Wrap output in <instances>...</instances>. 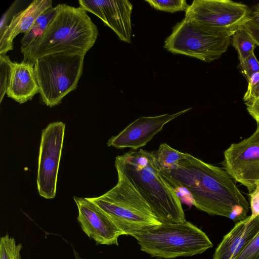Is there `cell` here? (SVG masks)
Segmentation results:
<instances>
[{
  "label": "cell",
  "instance_id": "2",
  "mask_svg": "<svg viewBox=\"0 0 259 259\" xmlns=\"http://www.w3.org/2000/svg\"><path fill=\"white\" fill-rule=\"evenodd\" d=\"M115 166L137 189L161 224L186 221L181 198L164 178L153 151L131 150L115 158Z\"/></svg>",
  "mask_w": 259,
  "mask_h": 259
},
{
  "label": "cell",
  "instance_id": "24",
  "mask_svg": "<svg viewBox=\"0 0 259 259\" xmlns=\"http://www.w3.org/2000/svg\"><path fill=\"white\" fill-rule=\"evenodd\" d=\"M233 259H259V232L242 251Z\"/></svg>",
  "mask_w": 259,
  "mask_h": 259
},
{
  "label": "cell",
  "instance_id": "8",
  "mask_svg": "<svg viewBox=\"0 0 259 259\" xmlns=\"http://www.w3.org/2000/svg\"><path fill=\"white\" fill-rule=\"evenodd\" d=\"M251 9L229 0H194L185 18L213 34L231 36L250 19Z\"/></svg>",
  "mask_w": 259,
  "mask_h": 259
},
{
  "label": "cell",
  "instance_id": "11",
  "mask_svg": "<svg viewBox=\"0 0 259 259\" xmlns=\"http://www.w3.org/2000/svg\"><path fill=\"white\" fill-rule=\"evenodd\" d=\"M77 205V218L82 230L97 244L118 245L123 232L110 218L88 197H73Z\"/></svg>",
  "mask_w": 259,
  "mask_h": 259
},
{
  "label": "cell",
  "instance_id": "4",
  "mask_svg": "<svg viewBox=\"0 0 259 259\" xmlns=\"http://www.w3.org/2000/svg\"><path fill=\"white\" fill-rule=\"evenodd\" d=\"M132 236L142 251L166 259L201 254L213 246L204 232L186 220L147 228Z\"/></svg>",
  "mask_w": 259,
  "mask_h": 259
},
{
  "label": "cell",
  "instance_id": "27",
  "mask_svg": "<svg viewBox=\"0 0 259 259\" xmlns=\"http://www.w3.org/2000/svg\"><path fill=\"white\" fill-rule=\"evenodd\" d=\"M242 27L259 46V26L249 19Z\"/></svg>",
  "mask_w": 259,
  "mask_h": 259
},
{
  "label": "cell",
  "instance_id": "22",
  "mask_svg": "<svg viewBox=\"0 0 259 259\" xmlns=\"http://www.w3.org/2000/svg\"><path fill=\"white\" fill-rule=\"evenodd\" d=\"M13 62L10 60L9 56L0 55V70H1V95L0 102H2L4 96L6 94L9 87Z\"/></svg>",
  "mask_w": 259,
  "mask_h": 259
},
{
  "label": "cell",
  "instance_id": "13",
  "mask_svg": "<svg viewBox=\"0 0 259 259\" xmlns=\"http://www.w3.org/2000/svg\"><path fill=\"white\" fill-rule=\"evenodd\" d=\"M79 7L95 14L112 29L120 40L130 43L132 4L127 0H79Z\"/></svg>",
  "mask_w": 259,
  "mask_h": 259
},
{
  "label": "cell",
  "instance_id": "20",
  "mask_svg": "<svg viewBox=\"0 0 259 259\" xmlns=\"http://www.w3.org/2000/svg\"><path fill=\"white\" fill-rule=\"evenodd\" d=\"M22 248V244H17L15 239L7 234L1 238L0 259H21Z\"/></svg>",
  "mask_w": 259,
  "mask_h": 259
},
{
  "label": "cell",
  "instance_id": "14",
  "mask_svg": "<svg viewBox=\"0 0 259 259\" xmlns=\"http://www.w3.org/2000/svg\"><path fill=\"white\" fill-rule=\"evenodd\" d=\"M51 0H34L25 9L15 14L10 23L0 32V55L13 49V40L20 33H25L36 19L48 9L52 7Z\"/></svg>",
  "mask_w": 259,
  "mask_h": 259
},
{
  "label": "cell",
  "instance_id": "29",
  "mask_svg": "<svg viewBox=\"0 0 259 259\" xmlns=\"http://www.w3.org/2000/svg\"><path fill=\"white\" fill-rule=\"evenodd\" d=\"M250 20L259 26V4L254 5L251 9Z\"/></svg>",
  "mask_w": 259,
  "mask_h": 259
},
{
  "label": "cell",
  "instance_id": "17",
  "mask_svg": "<svg viewBox=\"0 0 259 259\" xmlns=\"http://www.w3.org/2000/svg\"><path fill=\"white\" fill-rule=\"evenodd\" d=\"M57 7H51L41 14L35 20L29 30L24 33L20 42L22 47H26L33 43L45 31L54 18Z\"/></svg>",
  "mask_w": 259,
  "mask_h": 259
},
{
  "label": "cell",
  "instance_id": "6",
  "mask_svg": "<svg viewBox=\"0 0 259 259\" xmlns=\"http://www.w3.org/2000/svg\"><path fill=\"white\" fill-rule=\"evenodd\" d=\"M85 55L56 53L36 60L34 68L41 102L52 107L74 90L82 74Z\"/></svg>",
  "mask_w": 259,
  "mask_h": 259
},
{
  "label": "cell",
  "instance_id": "28",
  "mask_svg": "<svg viewBox=\"0 0 259 259\" xmlns=\"http://www.w3.org/2000/svg\"><path fill=\"white\" fill-rule=\"evenodd\" d=\"M246 106L248 112L259 126V99Z\"/></svg>",
  "mask_w": 259,
  "mask_h": 259
},
{
  "label": "cell",
  "instance_id": "10",
  "mask_svg": "<svg viewBox=\"0 0 259 259\" xmlns=\"http://www.w3.org/2000/svg\"><path fill=\"white\" fill-rule=\"evenodd\" d=\"M224 155V169L252 193L259 186V126L248 138L231 144Z\"/></svg>",
  "mask_w": 259,
  "mask_h": 259
},
{
  "label": "cell",
  "instance_id": "21",
  "mask_svg": "<svg viewBox=\"0 0 259 259\" xmlns=\"http://www.w3.org/2000/svg\"><path fill=\"white\" fill-rule=\"evenodd\" d=\"M156 10L174 13L186 11L189 7L185 0H145Z\"/></svg>",
  "mask_w": 259,
  "mask_h": 259
},
{
  "label": "cell",
  "instance_id": "26",
  "mask_svg": "<svg viewBox=\"0 0 259 259\" xmlns=\"http://www.w3.org/2000/svg\"><path fill=\"white\" fill-rule=\"evenodd\" d=\"M251 214L250 215V222L259 215V186L251 193H249Z\"/></svg>",
  "mask_w": 259,
  "mask_h": 259
},
{
  "label": "cell",
  "instance_id": "25",
  "mask_svg": "<svg viewBox=\"0 0 259 259\" xmlns=\"http://www.w3.org/2000/svg\"><path fill=\"white\" fill-rule=\"evenodd\" d=\"M239 66L241 73L247 81L253 74L259 71V61L257 60L254 53L252 54L242 62L239 63Z\"/></svg>",
  "mask_w": 259,
  "mask_h": 259
},
{
  "label": "cell",
  "instance_id": "19",
  "mask_svg": "<svg viewBox=\"0 0 259 259\" xmlns=\"http://www.w3.org/2000/svg\"><path fill=\"white\" fill-rule=\"evenodd\" d=\"M232 44L237 52L239 63L254 53L256 46L253 39L242 26L232 36Z\"/></svg>",
  "mask_w": 259,
  "mask_h": 259
},
{
  "label": "cell",
  "instance_id": "23",
  "mask_svg": "<svg viewBox=\"0 0 259 259\" xmlns=\"http://www.w3.org/2000/svg\"><path fill=\"white\" fill-rule=\"evenodd\" d=\"M259 99V71L253 74L248 81L247 91L243 96L245 105Z\"/></svg>",
  "mask_w": 259,
  "mask_h": 259
},
{
  "label": "cell",
  "instance_id": "12",
  "mask_svg": "<svg viewBox=\"0 0 259 259\" xmlns=\"http://www.w3.org/2000/svg\"><path fill=\"white\" fill-rule=\"evenodd\" d=\"M191 109L189 108L172 114L166 113L154 116L140 117L118 135L112 137L107 144L109 147L119 149H140L160 132L165 124Z\"/></svg>",
  "mask_w": 259,
  "mask_h": 259
},
{
  "label": "cell",
  "instance_id": "18",
  "mask_svg": "<svg viewBox=\"0 0 259 259\" xmlns=\"http://www.w3.org/2000/svg\"><path fill=\"white\" fill-rule=\"evenodd\" d=\"M154 155L161 171L170 169L187 156V153L180 152L166 143H161Z\"/></svg>",
  "mask_w": 259,
  "mask_h": 259
},
{
  "label": "cell",
  "instance_id": "7",
  "mask_svg": "<svg viewBox=\"0 0 259 259\" xmlns=\"http://www.w3.org/2000/svg\"><path fill=\"white\" fill-rule=\"evenodd\" d=\"M231 37L210 33L185 18L173 27L164 48L172 54L209 63L227 51Z\"/></svg>",
  "mask_w": 259,
  "mask_h": 259
},
{
  "label": "cell",
  "instance_id": "30",
  "mask_svg": "<svg viewBox=\"0 0 259 259\" xmlns=\"http://www.w3.org/2000/svg\"><path fill=\"white\" fill-rule=\"evenodd\" d=\"M73 252L75 257V259H82L79 256L78 253L75 250L74 248H73Z\"/></svg>",
  "mask_w": 259,
  "mask_h": 259
},
{
  "label": "cell",
  "instance_id": "15",
  "mask_svg": "<svg viewBox=\"0 0 259 259\" xmlns=\"http://www.w3.org/2000/svg\"><path fill=\"white\" fill-rule=\"evenodd\" d=\"M250 215L236 223L217 247L212 259H233L259 232V215L250 222Z\"/></svg>",
  "mask_w": 259,
  "mask_h": 259
},
{
  "label": "cell",
  "instance_id": "5",
  "mask_svg": "<svg viewBox=\"0 0 259 259\" xmlns=\"http://www.w3.org/2000/svg\"><path fill=\"white\" fill-rule=\"evenodd\" d=\"M117 184L105 194L89 199L103 210L125 235L161 224L149 204L130 181L117 171Z\"/></svg>",
  "mask_w": 259,
  "mask_h": 259
},
{
  "label": "cell",
  "instance_id": "9",
  "mask_svg": "<svg viewBox=\"0 0 259 259\" xmlns=\"http://www.w3.org/2000/svg\"><path fill=\"white\" fill-rule=\"evenodd\" d=\"M65 130V124L57 121L50 123L42 131L36 182L39 194L46 199L56 195Z\"/></svg>",
  "mask_w": 259,
  "mask_h": 259
},
{
  "label": "cell",
  "instance_id": "16",
  "mask_svg": "<svg viewBox=\"0 0 259 259\" xmlns=\"http://www.w3.org/2000/svg\"><path fill=\"white\" fill-rule=\"evenodd\" d=\"M34 63L23 61L13 62L7 96L19 104L31 100L39 93Z\"/></svg>",
  "mask_w": 259,
  "mask_h": 259
},
{
  "label": "cell",
  "instance_id": "1",
  "mask_svg": "<svg viewBox=\"0 0 259 259\" xmlns=\"http://www.w3.org/2000/svg\"><path fill=\"white\" fill-rule=\"evenodd\" d=\"M161 172L175 189L182 188L189 192L197 209L210 215L229 218L238 206L249 209L246 198L224 169L189 153L172 168Z\"/></svg>",
  "mask_w": 259,
  "mask_h": 259
},
{
  "label": "cell",
  "instance_id": "3",
  "mask_svg": "<svg viewBox=\"0 0 259 259\" xmlns=\"http://www.w3.org/2000/svg\"><path fill=\"white\" fill-rule=\"evenodd\" d=\"M56 7V14L44 33L30 45L21 46L23 61L34 63L56 53L85 55L94 46L98 30L87 11L64 4Z\"/></svg>",
  "mask_w": 259,
  "mask_h": 259
}]
</instances>
